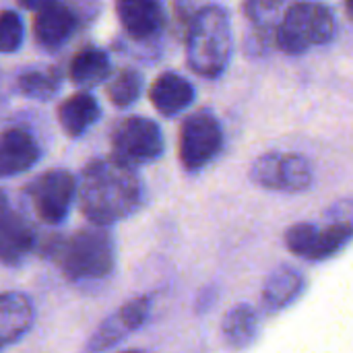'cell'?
Returning <instances> with one entry per match:
<instances>
[{
  "instance_id": "1",
  "label": "cell",
  "mask_w": 353,
  "mask_h": 353,
  "mask_svg": "<svg viewBox=\"0 0 353 353\" xmlns=\"http://www.w3.org/2000/svg\"><path fill=\"white\" fill-rule=\"evenodd\" d=\"M145 190L137 172L114 159L91 161L81 176L79 201L83 215L95 228L118 223L143 205Z\"/></svg>"
},
{
  "instance_id": "2",
  "label": "cell",
  "mask_w": 353,
  "mask_h": 353,
  "mask_svg": "<svg viewBox=\"0 0 353 353\" xmlns=\"http://www.w3.org/2000/svg\"><path fill=\"white\" fill-rule=\"evenodd\" d=\"M234 35L230 12L219 4L194 12L186 35V62L203 79H219L232 58Z\"/></svg>"
},
{
  "instance_id": "3",
  "label": "cell",
  "mask_w": 353,
  "mask_h": 353,
  "mask_svg": "<svg viewBox=\"0 0 353 353\" xmlns=\"http://www.w3.org/2000/svg\"><path fill=\"white\" fill-rule=\"evenodd\" d=\"M50 256L70 281L103 279L116 263L114 240L103 228H87L50 246Z\"/></svg>"
},
{
  "instance_id": "4",
  "label": "cell",
  "mask_w": 353,
  "mask_h": 353,
  "mask_svg": "<svg viewBox=\"0 0 353 353\" xmlns=\"http://www.w3.org/2000/svg\"><path fill=\"white\" fill-rule=\"evenodd\" d=\"M337 21L333 10L321 2H296L281 17L275 29V41L285 54H304L314 46H327L335 39Z\"/></svg>"
},
{
  "instance_id": "5",
  "label": "cell",
  "mask_w": 353,
  "mask_h": 353,
  "mask_svg": "<svg viewBox=\"0 0 353 353\" xmlns=\"http://www.w3.org/2000/svg\"><path fill=\"white\" fill-rule=\"evenodd\" d=\"M250 180L273 192H304L314 182V170L308 157L300 153L269 151L256 157L248 172Z\"/></svg>"
},
{
  "instance_id": "6",
  "label": "cell",
  "mask_w": 353,
  "mask_h": 353,
  "mask_svg": "<svg viewBox=\"0 0 353 353\" xmlns=\"http://www.w3.org/2000/svg\"><path fill=\"white\" fill-rule=\"evenodd\" d=\"M165 149L163 132L151 118L130 116L118 122L112 132V159L128 165H143L161 157Z\"/></svg>"
},
{
  "instance_id": "7",
  "label": "cell",
  "mask_w": 353,
  "mask_h": 353,
  "mask_svg": "<svg viewBox=\"0 0 353 353\" xmlns=\"http://www.w3.org/2000/svg\"><path fill=\"white\" fill-rule=\"evenodd\" d=\"M285 246L292 254L304 261H327L341 252L353 240V223L329 221L319 223H296L283 234Z\"/></svg>"
},
{
  "instance_id": "8",
  "label": "cell",
  "mask_w": 353,
  "mask_h": 353,
  "mask_svg": "<svg viewBox=\"0 0 353 353\" xmlns=\"http://www.w3.org/2000/svg\"><path fill=\"white\" fill-rule=\"evenodd\" d=\"M223 147V130L211 112H196L188 116L180 130V161L188 172L209 165Z\"/></svg>"
},
{
  "instance_id": "9",
  "label": "cell",
  "mask_w": 353,
  "mask_h": 353,
  "mask_svg": "<svg viewBox=\"0 0 353 353\" xmlns=\"http://www.w3.org/2000/svg\"><path fill=\"white\" fill-rule=\"evenodd\" d=\"M27 192L35 215L50 225H58L68 215L77 194V180L66 170H50L37 176Z\"/></svg>"
},
{
  "instance_id": "10",
  "label": "cell",
  "mask_w": 353,
  "mask_h": 353,
  "mask_svg": "<svg viewBox=\"0 0 353 353\" xmlns=\"http://www.w3.org/2000/svg\"><path fill=\"white\" fill-rule=\"evenodd\" d=\"M149 312H151V298L147 296L126 302L95 329V333L85 343L83 353H103L112 350L114 345L124 341L130 333L141 329L147 323Z\"/></svg>"
},
{
  "instance_id": "11",
  "label": "cell",
  "mask_w": 353,
  "mask_h": 353,
  "mask_svg": "<svg viewBox=\"0 0 353 353\" xmlns=\"http://www.w3.org/2000/svg\"><path fill=\"white\" fill-rule=\"evenodd\" d=\"M23 6L35 8L33 35H35V41L46 50L60 48L62 43L70 39L72 31L77 29L74 12L62 2H41V4L25 2Z\"/></svg>"
},
{
  "instance_id": "12",
  "label": "cell",
  "mask_w": 353,
  "mask_h": 353,
  "mask_svg": "<svg viewBox=\"0 0 353 353\" xmlns=\"http://www.w3.org/2000/svg\"><path fill=\"white\" fill-rule=\"evenodd\" d=\"M41 157L35 137L25 128H6L0 132V178L19 176Z\"/></svg>"
},
{
  "instance_id": "13",
  "label": "cell",
  "mask_w": 353,
  "mask_h": 353,
  "mask_svg": "<svg viewBox=\"0 0 353 353\" xmlns=\"http://www.w3.org/2000/svg\"><path fill=\"white\" fill-rule=\"evenodd\" d=\"M35 248L33 225L17 211L0 203V263L17 265Z\"/></svg>"
},
{
  "instance_id": "14",
  "label": "cell",
  "mask_w": 353,
  "mask_h": 353,
  "mask_svg": "<svg viewBox=\"0 0 353 353\" xmlns=\"http://www.w3.org/2000/svg\"><path fill=\"white\" fill-rule=\"evenodd\" d=\"M35 321L31 300L21 292L0 294V352L29 333Z\"/></svg>"
},
{
  "instance_id": "15",
  "label": "cell",
  "mask_w": 353,
  "mask_h": 353,
  "mask_svg": "<svg viewBox=\"0 0 353 353\" xmlns=\"http://www.w3.org/2000/svg\"><path fill=\"white\" fill-rule=\"evenodd\" d=\"M118 19L132 39H149L165 25V12L153 0H122L116 4Z\"/></svg>"
},
{
  "instance_id": "16",
  "label": "cell",
  "mask_w": 353,
  "mask_h": 353,
  "mask_svg": "<svg viewBox=\"0 0 353 353\" xmlns=\"http://www.w3.org/2000/svg\"><path fill=\"white\" fill-rule=\"evenodd\" d=\"M194 87L178 72H163L151 85L149 97L155 110L163 116H178L194 101Z\"/></svg>"
},
{
  "instance_id": "17",
  "label": "cell",
  "mask_w": 353,
  "mask_h": 353,
  "mask_svg": "<svg viewBox=\"0 0 353 353\" xmlns=\"http://www.w3.org/2000/svg\"><path fill=\"white\" fill-rule=\"evenodd\" d=\"M306 288V277L300 269L281 265L265 281L261 300L267 312H279L288 308Z\"/></svg>"
},
{
  "instance_id": "18",
  "label": "cell",
  "mask_w": 353,
  "mask_h": 353,
  "mask_svg": "<svg viewBox=\"0 0 353 353\" xmlns=\"http://www.w3.org/2000/svg\"><path fill=\"white\" fill-rule=\"evenodd\" d=\"M99 103L91 93H74L58 108V120L70 137L85 134L99 120Z\"/></svg>"
},
{
  "instance_id": "19",
  "label": "cell",
  "mask_w": 353,
  "mask_h": 353,
  "mask_svg": "<svg viewBox=\"0 0 353 353\" xmlns=\"http://www.w3.org/2000/svg\"><path fill=\"white\" fill-rule=\"evenodd\" d=\"M259 327H261L259 312L250 304H238V306H232L228 314L223 316L221 333L230 347L244 350L256 339Z\"/></svg>"
},
{
  "instance_id": "20",
  "label": "cell",
  "mask_w": 353,
  "mask_h": 353,
  "mask_svg": "<svg viewBox=\"0 0 353 353\" xmlns=\"http://www.w3.org/2000/svg\"><path fill=\"white\" fill-rule=\"evenodd\" d=\"M110 72H112L110 56L93 46H87L81 52H77L68 68V77L72 79V83L81 87H95L103 83L110 77Z\"/></svg>"
},
{
  "instance_id": "21",
  "label": "cell",
  "mask_w": 353,
  "mask_h": 353,
  "mask_svg": "<svg viewBox=\"0 0 353 353\" xmlns=\"http://www.w3.org/2000/svg\"><path fill=\"white\" fill-rule=\"evenodd\" d=\"M143 93V74L134 68L120 70L110 83H108V97L116 108H128L132 105Z\"/></svg>"
},
{
  "instance_id": "22",
  "label": "cell",
  "mask_w": 353,
  "mask_h": 353,
  "mask_svg": "<svg viewBox=\"0 0 353 353\" xmlns=\"http://www.w3.org/2000/svg\"><path fill=\"white\" fill-rule=\"evenodd\" d=\"M23 95L35 99H50L60 89V74L56 70H27L17 79Z\"/></svg>"
},
{
  "instance_id": "23",
  "label": "cell",
  "mask_w": 353,
  "mask_h": 353,
  "mask_svg": "<svg viewBox=\"0 0 353 353\" xmlns=\"http://www.w3.org/2000/svg\"><path fill=\"white\" fill-rule=\"evenodd\" d=\"M23 21L14 10L0 12V52H17L23 43Z\"/></svg>"
},
{
  "instance_id": "24",
  "label": "cell",
  "mask_w": 353,
  "mask_h": 353,
  "mask_svg": "<svg viewBox=\"0 0 353 353\" xmlns=\"http://www.w3.org/2000/svg\"><path fill=\"white\" fill-rule=\"evenodd\" d=\"M205 294H207V298H199V310H203V306H205V310H209L211 308V304L215 302V298H217V288L215 285H211V288H205Z\"/></svg>"
},
{
  "instance_id": "25",
  "label": "cell",
  "mask_w": 353,
  "mask_h": 353,
  "mask_svg": "<svg viewBox=\"0 0 353 353\" xmlns=\"http://www.w3.org/2000/svg\"><path fill=\"white\" fill-rule=\"evenodd\" d=\"M345 10H347L350 19H352V21H353V2H347V4H345Z\"/></svg>"
},
{
  "instance_id": "26",
  "label": "cell",
  "mask_w": 353,
  "mask_h": 353,
  "mask_svg": "<svg viewBox=\"0 0 353 353\" xmlns=\"http://www.w3.org/2000/svg\"><path fill=\"white\" fill-rule=\"evenodd\" d=\"M120 353H145V352H139V350H130V352H120Z\"/></svg>"
}]
</instances>
